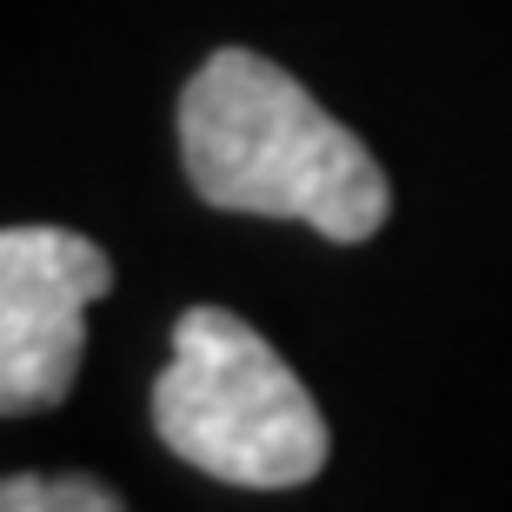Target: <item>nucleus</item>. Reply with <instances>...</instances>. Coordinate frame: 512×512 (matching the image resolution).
<instances>
[{"instance_id":"obj_1","label":"nucleus","mask_w":512,"mask_h":512,"mask_svg":"<svg viewBox=\"0 0 512 512\" xmlns=\"http://www.w3.org/2000/svg\"><path fill=\"white\" fill-rule=\"evenodd\" d=\"M180 160L207 207L306 220L340 247L373 240L393 213V187L360 133L340 127L286 67L247 47H220L187 80Z\"/></svg>"},{"instance_id":"obj_2","label":"nucleus","mask_w":512,"mask_h":512,"mask_svg":"<svg viewBox=\"0 0 512 512\" xmlns=\"http://www.w3.org/2000/svg\"><path fill=\"white\" fill-rule=\"evenodd\" d=\"M153 433L207 479L286 493L326 466V419L300 373L227 306L173 320L167 373L153 386Z\"/></svg>"},{"instance_id":"obj_3","label":"nucleus","mask_w":512,"mask_h":512,"mask_svg":"<svg viewBox=\"0 0 512 512\" xmlns=\"http://www.w3.org/2000/svg\"><path fill=\"white\" fill-rule=\"evenodd\" d=\"M114 260L67 227H0V413L60 406L80 380L87 306Z\"/></svg>"},{"instance_id":"obj_4","label":"nucleus","mask_w":512,"mask_h":512,"mask_svg":"<svg viewBox=\"0 0 512 512\" xmlns=\"http://www.w3.org/2000/svg\"><path fill=\"white\" fill-rule=\"evenodd\" d=\"M0 512H127L87 473H14L0 479Z\"/></svg>"}]
</instances>
